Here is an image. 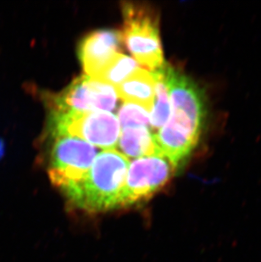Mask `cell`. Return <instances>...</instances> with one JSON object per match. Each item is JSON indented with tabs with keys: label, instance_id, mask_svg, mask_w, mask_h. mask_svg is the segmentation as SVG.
<instances>
[{
	"label": "cell",
	"instance_id": "obj_1",
	"mask_svg": "<svg viewBox=\"0 0 261 262\" xmlns=\"http://www.w3.org/2000/svg\"><path fill=\"white\" fill-rule=\"evenodd\" d=\"M165 74L170 116L154 138L160 153L179 168L200 139L205 119V99L192 80L168 64Z\"/></svg>",
	"mask_w": 261,
	"mask_h": 262
},
{
	"label": "cell",
	"instance_id": "obj_2",
	"mask_svg": "<svg viewBox=\"0 0 261 262\" xmlns=\"http://www.w3.org/2000/svg\"><path fill=\"white\" fill-rule=\"evenodd\" d=\"M129 164L128 159L120 151H102L82 179L62 193L71 205L85 212L120 209Z\"/></svg>",
	"mask_w": 261,
	"mask_h": 262
},
{
	"label": "cell",
	"instance_id": "obj_3",
	"mask_svg": "<svg viewBox=\"0 0 261 262\" xmlns=\"http://www.w3.org/2000/svg\"><path fill=\"white\" fill-rule=\"evenodd\" d=\"M122 41L136 61L151 72L162 67L165 62L157 14L148 6L127 2L122 5Z\"/></svg>",
	"mask_w": 261,
	"mask_h": 262
},
{
	"label": "cell",
	"instance_id": "obj_4",
	"mask_svg": "<svg viewBox=\"0 0 261 262\" xmlns=\"http://www.w3.org/2000/svg\"><path fill=\"white\" fill-rule=\"evenodd\" d=\"M117 116L108 112H52V136L69 135L104 149H113L121 134Z\"/></svg>",
	"mask_w": 261,
	"mask_h": 262
},
{
	"label": "cell",
	"instance_id": "obj_5",
	"mask_svg": "<svg viewBox=\"0 0 261 262\" xmlns=\"http://www.w3.org/2000/svg\"><path fill=\"white\" fill-rule=\"evenodd\" d=\"M178 170V167L161 153L132 161L121 194L120 209L132 207L148 201L170 182Z\"/></svg>",
	"mask_w": 261,
	"mask_h": 262
},
{
	"label": "cell",
	"instance_id": "obj_6",
	"mask_svg": "<svg viewBox=\"0 0 261 262\" xmlns=\"http://www.w3.org/2000/svg\"><path fill=\"white\" fill-rule=\"evenodd\" d=\"M53 138L49 177L55 187L64 191L88 173L96 158L97 149L76 137L59 135Z\"/></svg>",
	"mask_w": 261,
	"mask_h": 262
},
{
	"label": "cell",
	"instance_id": "obj_7",
	"mask_svg": "<svg viewBox=\"0 0 261 262\" xmlns=\"http://www.w3.org/2000/svg\"><path fill=\"white\" fill-rule=\"evenodd\" d=\"M117 104L116 89L99 80L81 76L50 100L52 112H108Z\"/></svg>",
	"mask_w": 261,
	"mask_h": 262
},
{
	"label": "cell",
	"instance_id": "obj_8",
	"mask_svg": "<svg viewBox=\"0 0 261 262\" xmlns=\"http://www.w3.org/2000/svg\"><path fill=\"white\" fill-rule=\"evenodd\" d=\"M121 33L115 30H98L81 40L78 56L88 77L96 78L121 50Z\"/></svg>",
	"mask_w": 261,
	"mask_h": 262
},
{
	"label": "cell",
	"instance_id": "obj_9",
	"mask_svg": "<svg viewBox=\"0 0 261 262\" xmlns=\"http://www.w3.org/2000/svg\"><path fill=\"white\" fill-rule=\"evenodd\" d=\"M115 89L117 97L124 102L138 104L149 113L153 109L156 85L153 76L148 71L138 68Z\"/></svg>",
	"mask_w": 261,
	"mask_h": 262
},
{
	"label": "cell",
	"instance_id": "obj_10",
	"mask_svg": "<svg viewBox=\"0 0 261 262\" xmlns=\"http://www.w3.org/2000/svg\"><path fill=\"white\" fill-rule=\"evenodd\" d=\"M121 154L130 158H141L160 153L149 127L133 126L122 128L118 140Z\"/></svg>",
	"mask_w": 261,
	"mask_h": 262
},
{
	"label": "cell",
	"instance_id": "obj_11",
	"mask_svg": "<svg viewBox=\"0 0 261 262\" xmlns=\"http://www.w3.org/2000/svg\"><path fill=\"white\" fill-rule=\"evenodd\" d=\"M165 64L151 72L156 85V96L149 117L151 128L156 133L165 125L170 116V97L165 81Z\"/></svg>",
	"mask_w": 261,
	"mask_h": 262
},
{
	"label": "cell",
	"instance_id": "obj_12",
	"mask_svg": "<svg viewBox=\"0 0 261 262\" xmlns=\"http://www.w3.org/2000/svg\"><path fill=\"white\" fill-rule=\"evenodd\" d=\"M138 68L140 67L135 59L118 53L106 64L95 79L115 89Z\"/></svg>",
	"mask_w": 261,
	"mask_h": 262
},
{
	"label": "cell",
	"instance_id": "obj_13",
	"mask_svg": "<svg viewBox=\"0 0 261 262\" xmlns=\"http://www.w3.org/2000/svg\"><path fill=\"white\" fill-rule=\"evenodd\" d=\"M149 112L138 104L124 102L118 111L117 118L121 129L133 126H150Z\"/></svg>",
	"mask_w": 261,
	"mask_h": 262
},
{
	"label": "cell",
	"instance_id": "obj_14",
	"mask_svg": "<svg viewBox=\"0 0 261 262\" xmlns=\"http://www.w3.org/2000/svg\"><path fill=\"white\" fill-rule=\"evenodd\" d=\"M4 151H5V148H4V144H3V142L0 140V158L2 157L3 154H4Z\"/></svg>",
	"mask_w": 261,
	"mask_h": 262
}]
</instances>
